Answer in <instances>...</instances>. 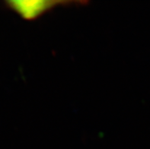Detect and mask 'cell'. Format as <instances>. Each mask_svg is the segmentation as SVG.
Instances as JSON below:
<instances>
[{"instance_id": "1", "label": "cell", "mask_w": 150, "mask_h": 149, "mask_svg": "<svg viewBox=\"0 0 150 149\" xmlns=\"http://www.w3.org/2000/svg\"><path fill=\"white\" fill-rule=\"evenodd\" d=\"M69 3L70 2L59 1H9L8 6L16 11L23 18L34 20L44 13L60 4Z\"/></svg>"}]
</instances>
